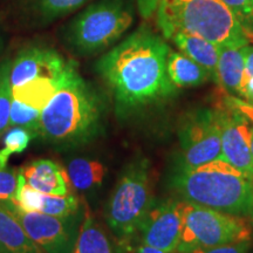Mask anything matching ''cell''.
<instances>
[{"mask_svg":"<svg viewBox=\"0 0 253 253\" xmlns=\"http://www.w3.org/2000/svg\"><path fill=\"white\" fill-rule=\"evenodd\" d=\"M169 52L162 37L142 26L97 61L96 71L113 95L120 119L175 95L177 88L167 72Z\"/></svg>","mask_w":253,"mask_h":253,"instance_id":"1","label":"cell"},{"mask_svg":"<svg viewBox=\"0 0 253 253\" xmlns=\"http://www.w3.org/2000/svg\"><path fill=\"white\" fill-rule=\"evenodd\" d=\"M101 120L99 94L78 72L41 110L39 136L56 148H79L99 135Z\"/></svg>","mask_w":253,"mask_h":253,"instance_id":"2","label":"cell"},{"mask_svg":"<svg viewBox=\"0 0 253 253\" xmlns=\"http://www.w3.org/2000/svg\"><path fill=\"white\" fill-rule=\"evenodd\" d=\"M170 182L184 201L246 218L253 181L223 158L197 167L178 164Z\"/></svg>","mask_w":253,"mask_h":253,"instance_id":"3","label":"cell"},{"mask_svg":"<svg viewBox=\"0 0 253 253\" xmlns=\"http://www.w3.org/2000/svg\"><path fill=\"white\" fill-rule=\"evenodd\" d=\"M157 26L166 39L177 32L192 34L220 47L249 45V33L221 0H161Z\"/></svg>","mask_w":253,"mask_h":253,"instance_id":"4","label":"cell"},{"mask_svg":"<svg viewBox=\"0 0 253 253\" xmlns=\"http://www.w3.org/2000/svg\"><path fill=\"white\" fill-rule=\"evenodd\" d=\"M136 0H96L75 14L61 30L67 48L94 55L116 42L134 23Z\"/></svg>","mask_w":253,"mask_h":253,"instance_id":"5","label":"cell"},{"mask_svg":"<svg viewBox=\"0 0 253 253\" xmlns=\"http://www.w3.org/2000/svg\"><path fill=\"white\" fill-rule=\"evenodd\" d=\"M153 203L150 163L138 156L125 168L107 207V223L120 242L129 243L137 235Z\"/></svg>","mask_w":253,"mask_h":253,"instance_id":"6","label":"cell"},{"mask_svg":"<svg viewBox=\"0 0 253 253\" xmlns=\"http://www.w3.org/2000/svg\"><path fill=\"white\" fill-rule=\"evenodd\" d=\"M252 226L235 216L184 201L183 229L177 253L251 240Z\"/></svg>","mask_w":253,"mask_h":253,"instance_id":"7","label":"cell"},{"mask_svg":"<svg viewBox=\"0 0 253 253\" xmlns=\"http://www.w3.org/2000/svg\"><path fill=\"white\" fill-rule=\"evenodd\" d=\"M19 220L24 230L45 253H73L80 229V213L68 217H55L26 211L12 201H0Z\"/></svg>","mask_w":253,"mask_h":253,"instance_id":"8","label":"cell"},{"mask_svg":"<svg viewBox=\"0 0 253 253\" xmlns=\"http://www.w3.org/2000/svg\"><path fill=\"white\" fill-rule=\"evenodd\" d=\"M178 140L182 166L197 167L223 158L216 108H202L188 114L179 126Z\"/></svg>","mask_w":253,"mask_h":253,"instance_id":"9","label":"cell"},{"mask_svg":"<svg viewBox=\"0 0 253 253\" xmlns=\"http://www.w3.org/2000/svg\"><path fill=\"white\" fill-rule=\"evenodd\" d=\"M183 213L184 199H167L153 203L138 230L141 243L177 253L183 229Z\"/></svg>","mask_w":253,"mask_h":253,"instance_id":"10","label":"cell"},{"mask_svg":"<svg viewBox=\"0 0 253 253\" xmlns=\"http://www.w3.org/2000/svg\"><path fill=\"white\" fill-rule=\"evenodd\" d=\"M220 130L221 157L253 181L251 153V123L242 114L225 103L216 108Z\"/></svg>","mask_w":253,"mask_h":253,"instance_id":"11","label":"cell"},{"mask_svg":"<svg viewBox=\"0 0 253 253\" xmlns=\"http://www.w3.org/2000/svg\"><path fill=\"white\" fill-rule=\"evenodd\" d=\"M73 63L53 48L42 46L26 47L11 60V86L12 88L21 86L38 77H56L67 71Z\"/></svg>","mask_w":253,"mask_h":253,"instance_id":"12","label":"cell"},{"mask_svg":"<svg viewBox=\"0 0 253 253\" xmlns=\"http://www.w3.org/2000/svg\"><path fill=\"white\" fill-rule=\"evenodd\" d=\"M90 0H18L20 19L28 27L40 28L68 17Z\"/></svg>","mask_w":253,"mask_h":253,"instance_id":"13","label":"cell"},{"mask_svg":"<svg viewBox=\"0 0 253 253\" xmlns=\"http://www.w3.org/2000/svg\"><path fill=\"white\" fill-rule=\"evenodd\" d=\"M78 73L75 63L69 67L67 71L56 77H38L33 80L27 81L21 86L12 88L13 99L20 101L21 103L42 110L52 100V97L65 86L71 79Z\"/></svg>","mask_w":253,"mask_h":253,"instance_id":"14","label":"cell"},{"mask_svg":"<svg viewBox=\"0 0 253 253\" xmlns=\"http://www.w3.org/2000/svg\"><path fill=\"white\" fill-rule=\"evenodd\" d=\"M20 171L27 184L42 194L53 196L71 194L67 173L53 161L40 158L20 169Z\"/></svg>","mask_w":253,"mask_h":253,"instance_id":"15","label":"cell"},{"mask_svg":"<svg viewBox=\"0 0 253 253\" xmlns=\"http://www.w3.org/2000/svg\"><path fill=\"white\" fill-rule=\"evenodd\" d=\"M244 47V46H243ZM243 47H220L216 82L226 93L242 99L245 79Z\"/></svg>","mask_w":253,"mask_h":253,"instance_id":"16","label":"cell"},{"mask_svg":"<svg viewBox=\"0 0 253 253\" xmlns=\"http://www.w3.org/2000/svg\"><path fill=\"white\" fill-rule=\"evenodd\" d=\"M170 40L178 47L179 52L188 56L210 73L212 80L216 81L218 59L220 46L192 34L177 32L170 37Z\"/></svg>","mask_w":253,"mask_h":253,"instance_id":"17","label":"cell"},{"mask_svg":"<svg viewBox=\"0 0 253 253\" xmlns=\"http://www.w3.org/2000/svg\"><path fill=\"white\" fill-rule=\"evenodd\" d=\"M0 253H45L30 238L17 218L1 204Z\"/></svg>","mask_w":253,"mask_h":253,"instance_id":"18","label":"cell"},{"mask_svg":"<svg viewBox=\"0 0 253 253\" xmlns=\"http://www.w3.org/2000/svg\"><path fill=\"white\" fill-rule=\"evenodd\" d=\"M167 72L176 88L197 87L212 80L207 69L181 52L170 49L167 59Z\"/></svg>","mask_w":253,"mask_h":253,"instance_id":"19","label":"cell"},{"mask_svg":"<svg viewBox=\"0 0 253 253\" xmlns=\"http://www.w3.org/2000/svg\"><path fill=\"white\" fill-rule=\"evenodd\" d=\"M66 173L69 183L78 191H90L102 184L107 175V168L97 160L75 157L68 162Z\"/></svg>","mask_w":253,"mask_h":253,"instance_id":"20","label":"cell"},{"mask_svg":"<svg viewBox=\"0 0 253 253\" xmlns=\"http://www.w3.org/2000/svg\"><path fill=\"white\" fill-rule=\"evenodd\" d=\"M73 253H116L112 240L88 210L80 224Z\"/></svg>","mask_w":253,"mask_h":253,"instance_id":"21","label":"cell"},{"mask_svg":"<svg viewBox=\"0 0 253 253\" xmlns=\"http://www.w3.org/2000/svg\"><path fill=\"white\" fill-rule=\"evenodd\" d=\"M36 138L33 132L20 126H13L5 134L4 147L0 149V169L7 168V162L13 155L21 154Z\"/></svg>","mask_w":253,"mask_h":253,"instance_id":"22","label":"cell"},{"mask_svg":"<svg viewBox=\"0 0 253 253\" xmlns=\"http://www.w3.org/2000/svg\"><path fill=\"white\" fill-rule=\"evenodd\" d=\"M39 212L55 217H68L80 213V203L74 194L66 196L41 195V204Z\"/></svg>","mask_w":253,"mask_h":253,"instance_id":"23","label":"cell"},{"mask_svg":"<svg viewBox=\"0 0 253 253\" xmlns=\"http://www.w3.org/2000/svg\"><path fill=\"white\" fill-rule=\"evenodd\" d=\"M41 110L32 108L20 101L12 99L11 115H9V128L20 126L30 130L38 137L40 134Z\"/></svg>","mask_w":253,"mask_h":253,"instance_id":"24","label":"cell"},{"mask_svg":"<svg viewBox=\"0 0 253 253\" xmlns=\"http://www.w3.org/2000/svg\"><path fill=\"white\" fill-rule=\"evenodd\" d=\"M11 60L0 63V137L9 129V115L12 106V86L9 81Z\"/></svg>","mask_w":253,"mask_h":253,"instance_id":"25","label":"cell"},{"mask_svg":"<svg viewBox=\"0 0 253 253\" xmlns=\"http://www.w3.org/2000/svg\"><path fill=\"white\" fill-rule=\"evenodd\" d=\"M19 170L0 169V201H12L18 186Z\"/></svg>","mask_w":253,"mask_h":253,"instance_id":"26","label":"cell"},{"mask_svg":"<svg viewBox=\"0 0 253 253\" xmlns=\"http://www.w3.org/2000/svg\"><path fill=\"white\" fill-rule=\"evenodd\" d=\"M242 24L253 20V0H221ZM244 26V25H243Z\"/></svg>","mask_w":253,"mask_h":253,"instance_id":"27","label":"cell"},{"mask_svg":"<svg viewBox=\"0 0 253 253\" xmlns=\"http://www.w3.org/2000/svg\"><path fill=\"white\" fill-rule=\"evenodd\" d=\"M250 249H251V240H246V242L231 243V244L195 250L190 253H249Z\"/></svg>","mask_w":253,"mask_h":253,"instance_id":"28","label":"cell"},{"mask_svg":"<svg viewBox=\"0 0 253 253\" xmlns=\"http://www.w3.org/2000/svg\"><path fill=\"white\" fill-rule=\"evenodd\" d=\"M225 103L229 104L230 107H232L233 109H236L237 112L242 114V115L244 116V118L253 126V104L252 103L240 99V97L232 96V95H230V96L227 97V101Z\"/></svg>","mask_w":253,"mask_h":253,"instance_id":"29","label":"cell"},{"mask_svg":"<svg viewBox=\"0 0 253 253\" xmlns=\"http://www.w3.org/2000/svg\"><path fill=\"white\" fill-rule=\"evenodd\" d=\"M161 0H136V6L142 17L144 19L150 18L157 11Z\"/></svg>","mask_w":253,"mask_h":253,"instance_id":"30","label":"cell"},{"mask_svg":"<svg viewBox=\"0 0 253 253\" xmlns=\"http://www.w3.org/2000/svg\"><path fill=\"white\" fill-rule=\"evenodd\" d=\"M245 60V78L253 77V46L246 45L243 47Z\"/></svg>","mask_w":253,"mask_h":253,"instance_id":"31","label":"cell"},{"mask_svg":"<svg viewBox=\"0 0 253 253\" xmlns=\"http://www.w3.org/2000/svg\"><path fill=\"white\" fill-rule=\"evenodd\" d=\"M242 99H245V101L253 104V77L244 79Z\"/></svg>","mask_w":253,"mask_h":253,"instance_id":"32","label":"cell"},{"mask_svg":"<svg viewBox=\"0 0 253 253\" xmlns=\"http://www.w3.org/2000/svg\"><path fill=\"white\" fill-rule=\"evenodd\" d=\"M134 253H171V252H167L163 251V250L156 249L154 246L143 244V243H140L135 248Z\"/></svg>","mask_w":253,"mask_h":253,"instance_id":"33","label":"cell"},{"mask_svg":"<svg viewBox=\"0 0 253 253\" xmlns=\"http://www.w3.org/2000/svg\"><path fill=\"white\" fill-rule=\"evenodd\" d=\"M246 219L249 220V223L251 224V226L253 227V191H252L251 202H250V207H249L248 214H246Z\"/></svg>","mask_w":253,"mask_h":253,"instance_id":"34","label":"cell"},{"mask_svg":"<svg viewBox=\"0 0 253 253\" xmlns=\"http://www.w3.org/2000/svg\"><path fill=\"white\" fill-rule=\"evenodd\" d=\"M250 143H251V153L253 156V126L251 125V137H250Z\"/></svg>","mask_w":253,"mask_h":253,"instance_id":"35","label":"cell"},{"mask_svg":"<svg viewBox=\"0 0 253 253\" xmlns=\"http://www.w3.org/2000/svg\"><path fill=\"white\" fill-rule=\"evenodd\" d=\"M1 47H2V39L1 37H0V50H1Z\"/></svg>","mask_w":253,"mask_h":253,"instance_id":"36","label":"cell"}]
</instances>
